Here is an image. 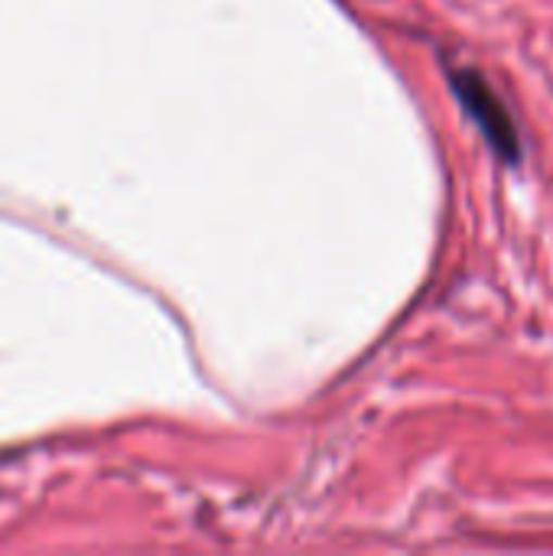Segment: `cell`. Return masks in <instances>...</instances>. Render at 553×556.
I'll use <instances>...</instances> for the list:
<instances>
[{
  "mask_svg": "<svg viewBox=\"0 0 553 556\" xmlns=\"http://www.w3.org/2000/svg\"><path fill=\"white\" fill-rule=\"evenodd\" d=\"M450 88H453L456 101L463 104V111L469 114V121L489 140L495 156H502L508 166H518L521 163L518 127H515L508 108L502 104V98L492 91V85L476 68H450Z\"/></svg>",
  "mask_w": 553,
  "mask_h": 556,
  "instance_id": "obj_1",
  "label": "cell"
}]
</instances>
